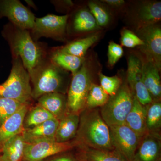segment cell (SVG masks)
<instances>
[{
    "instance_id": "obj_1",
    "label": "cell",
    "mask_w": 161,
    "mask_h": 161,
    "mask_svg": "<svg viewBox=\"0 0 161 161\" xmlns=\"http://www.w3.org/2000/svg\"><path fill=\"white\" fill-rule=\"evenodd\" d=\"M79 126L75 137L78 147L97 150H115L109 127L96 109L85 108L80 113Z\"/></svg>"
},
{
    "instance_id": "obj_2",
    "label": "cell",
    "mask_w": 161,
    "mask_h": 161,
    "mask_svg": "<svg viewBox=\"0 0 161 161\" xmlns=\"http://www.w3.org/2000/svg\"><path fill=\"white\" fill-rule=\"evenodd\" d=\"M32 84V97L37 99L48 93L58 92L66 94L68 81L63 69L53 62L41 64L30 76Z\"/></svg>"
},
{
    "instance_id": "obj_3",
    "label": "cell",
    "mask_w": 161,
    "mask_h": 161,
    "mask_svg": "<svg viewBox=\"0 0 161 161\" xmlns=\"http://www.w3.org/2000/svg\"><path fill=\"white\" fill-rule=\"evenodd\" d=\"M0 97L23 103H29L32 98L30 77L19 57L15 58L7 80L0 84Z\"/></svg>"
},
{
    "instance_id": "obj_4",
    "label": "cell",
    "mask_w": 161,
    "mask_h": 161,
    "mask_svg": "<svg viewBox=\"0 0 161 161\" xmlns=\"http://www.w3.org/2000/svg\"><path fill=\"white\" fill-rule=\"evenodd\" d=\"M133 96L128 83L123 82L116 94L110 96L101 108V115L109 127L125 124L132 108Z\"/></svg>"
},
{
    "instance_id": "obj_5",
    "label": "cell",
    "mask_w": 161,
    "mask_h": 161,
    "mask_svg": "<svg viewBox=\"0 0 161 161\" xmlns=\"http://www.w3.org/2000/svg\"><path fill=\"white\" fill-rule=\"evenodd\" d=\"M12 48L15 58L21 59L31 76L43 62V52L35 43L26 30L18 28L12 40Z\"/></svg>"
},
{
    "instance_id": "obj_6",
    "label": "cell",
    "mask_w": 161,
    "mask_h": 161,
    "mask_svg": "<svg viewBox=\"0 0 161 161\" xmlns=\"http://www.w3.org/2000/svg\"><path fill=\"white\" fill-rule=\"evenodd\" d=\"M93 83L91 72L84 62L78 72L73 75L68 90V111L80 114L86 108L89 91Z\"/></svg>"
},
{
    "instance_id": "obj_7",
    "label": "cell",
    "mask_w": 161,
    "mask_h": 161,
    "mask_svg": "<svg viewBox=\"0 0 161 161\" xmlns=\"http://www.w3.org/2000/svg\"><path fill=\"white\" fill-rule=\"evenodd\" d=\"M78 147L75 140L58 142L55 140L44 141L32 144L25 143L23 161H41L51 156L67 151Z\"/></svg>"
},
{
    "instance_id": "obj_8",
    "label": "cell",
    "mask_w": 161,
    "mask_h": 161,
    "mask_svg": "<svg viewBox=\"0 0 161 161\" xmlns=\"http://www.w3.org/2000/svg\"><path fill=\"white\" fill-rule=\"evenodd\" d=\"M115 150L128 161H131L142 137L125 124L109 127Z\"/></svg>"
},
{
    "instance_id": "obj_9",
    "label": "cell",
    "mask_w": 161,
    "mask_h": 161,
    "mask_svg": "<svg viewBox=\"0 0 161 161\" xmlns=\"http://www.w3.org/2000/svg\"><path fill=\"white\" fill-rule=\"evenodd\" d=\"M127 83L133 95L142 105L147 106L153 101L142 79V63L135 55H131L128 61Z\"/></svg>"
},
{
    "instance_id": "obj_10",
    "label": "cell",
    "mask_w": 161,
    "mask_h": 161,
    "mask_svg": "<svg viewBox=\"0 0 161 161\" xmlns=\"http://www.w3.org/2000/svg\"><path fill=\"white\" fill-rule=\"evenodd\" d=\"M0 14L6 17L18 28L32 29L34 25V15L17 0L0 1Z\"/></svg>"
},
{
    "instance_id": "obj_11",
    "label": "cell",
    "mask_w": 161,
    "mask_h": 161,
    "mask_svg": "<svg viewBox=\"0 0 161 161\" xmlns=\"http://www.w3.org/2000/svg\"><path fill=\"white\" fill-rule=\"evenodd\" d=\"M140 38L143 41L142 50L147 60L154 64L160 69L161 30L155 25L138 29Z\"/></svg>"
},
{
    "instance_id": "obj_12",
    "label": "cell",
    "mask_w": 161,
    "mask_h": 161,
    "mask_svg": "<svg viewBox=\"0 0 161 161\" xmlns=\"http://www.w3.org/2000/svg\"><path fill=\"white\" fill-rule=\"evenodd\" d=\"M68 16L48 14L36 18L33 31L38 37L57 38L64 34Z\"/></svg>"
},
{
    "instance_id": "obj_13",
    "label": "cell",
    "mask_w": 161,
    "mask_h": 161,
    "mask_svg": "<svg viewBox=\"0 0 161 161\" xmlns=\"http://www.w3.org/2000/svg\"><path fill=\"white\" fill-rule=\"evenodd\" d=\"M131 161H161V134L148 133L142 137Z\"/></svg>"
},
{
    "instance_id": "obj_14",
    "label": "cell",
    "mask_w": 161,
    "mask_h": 161,
    "mask_svg": "<svg viewBox=\"0 0 161 161\" xmlns=\"http://www.w3.org/2000/svg\"><path fill=\"white\" fill-rule=\"evenodd\" d=\"M59 121L51 119L39 125L26 129L22 132L23 139L26 144H32L44 141H55V136Z\"/></svg>"
},
{
    "instance_id": "obj_15",
    "label": "cell",
    "mask_w": 161,
    "mask_h": 161,
    "mask_svg": "<svg viewBox=\"0 0 161 161\" xmlns=\"http://www.w3.org/2000/svg\"><path fill=\"white\" fill-rule=\"evenodd\" d=\"M29 108V104H25L0 126V150L6 141L22 133L24 118Z\"/></svg>"
},
{
    "instance_id": "obj_16",
    "label": "cell",
    "mask_w": 161,
    "mask_h": 161,
    "mask_svg": "<svg viewBox=\"0 0 161 161\" xmlns=\"http://www.w3.org/2000/svg\"><path fill=\"white\" fill-rule=\"evenodd\" d=\"M37 100L38 105L59 121L68 113L66 94L58 92L48 93L40 96Z\"/></svg>"
},
{
    "instance_id": "obj_17",
    "label": "cell",
    "mask_w": 161,
    "mask_h": 161,
    "mask_svg": "<svg viewBox=\"0 0 161 161\" xmlns=\"http://www.w3.org/2000/svg\"><path fill=\"white\" fill-rule=\"evenodd\" d=\"M159 70L154 63L149 60L142 63L143 81L153 101L160 100L161 84Z\"/></svg>"
},
{
    "instance_id": "obj_18",
    "label": "cell",
    "mask_w": 161,
    "mask_h": 161,
    "mask_svg": "<svg viewBox=\"0 0 161 161\" xmlns=\"http://www.w3.org/2000/svg\"><path fill=\"white\" fill-rule=\"evenodd\" d=\"M147 107L133 96L132 108L126 118L125 124L141 137L147 134L146 120Z\"/></svg>"
},
{
    "instance_id": "obj_19",
    "label": "cell",
    "mask_w": 161,
    "mask_h": 161,
    "mask_svg": "<svg viewBox=\"0 0 161 161\" xmlns=\"http://www.w3.org/2000/svg\"><path fill=\"white\" fill-rule=\"evenodd\" d=\"M80 114L68 112L59 120L55 141L67 142L75 138L79 126Z\"/></svg>"
},
{
    "instance_id": "obj_20",
    "label": "cell",
    "mask_w": 161,
    "mask_h": 161,
    "mask_svg": "<svg viewBox=\"0 0 161 161\" xmlns=\"http://www.w3.org/2000/svg\"><path fill=\"white\" fill-rule=\"evenodd\" d=\"M25 145L22 133L8 140L0 150V161H23Z\"/></svg>"
},
{
    "instance_id": "obj_21",
    "label": "cell",
    "mask_w": 161,
    "mask_h": 161,
    "mask_svg": "<svg viewBox=\"0 0 161 161\" xmlns=\"http://www.w3.org/2000/svg\"><path fill=\"white\" fill-rule=\"evenodd\" d=\"M139 28L155 25L161 19L160 2H147L140 7L138 13Z\"/></svg>"
},
{
    "instance_id": "obj_22",
    "label": "cell",
    "mask_w": 161,
    "mask_h": 161,
    "mask_svg": "<svg viewBox=\"0 0 161 161\" xmlns=\"http://www.w3.org/2000/svg\"><path fill=\"white\" fill-rule=\"evenodd\" d=\"M81 149L80 158L83 161H128L116 150H100L86 147Z\"/></svg>"
},
{
    "instance_id": "obj_23",
    "label": "cell",
    "mask_w": 161,
    "mask_h": 161,
    "mask_svg": "<svg viewBox=\"0 0 161 161\" xmlns=\"http://www.w3.org/2000/svg\"><path fill=\"white\" fill-rule=\"evenodd\" d=\"M51 61L61 69L70 72L74 75L84 62V58L76 57L58 50L52 55Z\"/></svg>"
},
{
    "instance_id": "obj_24",
    "label": "cell",
    "mask_w": 161,
    "mask_h": 161,
    "mask_svg": "<svg viewBox=\"0 0 161 161\" xmlns=\"http://www.w3.org/2000/svg\"><path fill=\"white\" fill-rule=\"evenodd\" d=\"M146 107V125L147 133L161 134V100L153 101Z\"/></svg>"
},
{
    "instance_id": "obj_25",
    "label": "cell",
    "mask_w": 161,
    "mask_h": 161,
    "mask_svg": "<svg viewBox=\"0 0 161 161\" xmlns=\"http://www.w3.org/2000/svg\"><path fill=\"white\" fill-rule=\"evenodd\" d=\"M99 36L97 34L72 42L59 49L60 51L83 58L88 49L97 42Z\"/></svg>"
},
{
    "instance_id": "obj_26",
    "label": "cell",
    "mask_w": 161,
    "mask_h": 161,
    "mask_svg": "<svg viewBox=\"0 0 161 161\" xmlns=\"http://www.w3.org/2000/svg\"><path fill=\"white\" fill-rule=\"evenodd\" d=\"M54 118L49 112L37 104L27 111L23 122L24 130L39 125L44 122Z\"/></svg>"
},
{
    "instance_id": "obj_27",
    "label": "cell",
    "mask_w": 161,
    "mask_h": 161,
    "mask_svg": "<svg viewBox=\"0 0 161 161\" xmlns=\"http://www.w3.org/2000/svg\"><path fill=\"white\" fill-rule=\"evenodd\" d=\"M109 97L100 86L93 83L87 97L86 108L93 109L101 108L106 103Z\"/></svg>"
},
{
    "instance_id": "obj_28",
    "label": "cell",
    "mask_w": 161,
    "mask_h": 161,
    "mask_svg": "<svg viewBox=\"0 0 161 161\" xmlns=\"http://www.w3.org/2000/svg\"><path fill=\"white\" fill-rule=\"evenodd\" d=\"M74 28L76 31L88 32L97 29L98 25L89 10L81 9L75 16Z\"/></svg>"
},
{
    "instance_id": "obj_29",
    "label": "cell",
    "mask_w": 161,
    "mask_h": 161,
    "mask_svg": "<svg viewBox=\"0 0 161 161\" xmlns=\"http://www.w3.org/2000/svg\"><path fill=\"white\" fill-rule=\"evenodd\" d=\"M25 104L10 98L0 97V126Z\"/></svg>"
},
{
    "instance_id": "obj_30",
    "label": "cell",
    "mask_w": 161,
    "mask_h": 161,
    "mask_svg": "<svg viewBox=\"0 0 161 161\" xmlns=\"http://www.w3.org/2000/svg\"><path fill=\"white\" fill-rule=\"evenodd\" d=\"M99 77L101 87L110 96L116 94L123 82L118 76L108 77L100 73Z\"/></svg>"
},
{
    "instance_id": "obj_31",
    "label": "cell",
    "mask_w": 161,
    "mask_h": 161,
    "mask_svg": "<svg viewBox=\"0 0 161 161\" xmlns=\"http://www.w3.org/2000/svg\"><path fill=\"white\" fill-rule=\"evenodd\" d=\"M90 12L95 18L98 26H105L108 24L110 16L108 12L103 6L95 2L89 3Z\"/></svg>"
},
{
    "instance_id": "obj_32",
    "label": "cell",
    "mask_w": 161,
    "mask_h": 161,
    "mask_svg": "<svg viewBox=\"0 0 161 161\" xmlns=\"http://www.w3.org/2000/svg\"><path fill=\"white\" fill-rule=\"evenodd\" d=\"M120 41L122 46L129 48H133L144 45L143 41L139 36L126 28H124L121 32Z\"/></svg>"
},
{
    "instance_id": "obj_33",
    "label": "cell",
    "mask_w": 161,
    "mask_h": 161,
    "mask_svg": "<svg viewBox=\"0 0 161 161\" xmlns=\"http://www.w3.org/2000/svg\"><path fill=\"white\" fill-rule=\"evenodd\" d=\"M124 51L121 45L115 42H110L108 47V64L113 66L123 55Z\"/></svg>"
},
{
    "instance_id": "obj_34",
    "label": "cell",
    "mask_w": 161,
    "mask_h": 161,
    "mask_svg": "<svg viewBox=\"0 0 161 161\" xmlns=\"http://www.w3.org/2000/svg\"><path fill=\"white\" fill-rule=\"evenodd\" d=\"M67 152L61 153L51 156L41 161H82L79 157Z\"/></svg>"
},
{
    "instance_id": "obj_35",
    "label": "cell",
    "mask_w": 161,
    "mask_h": 161,
    "mask_svg": "<svg viewBox=\"0 0 161 161\" xmlns=\"http://www.w3.org/2000/svg\"><path fill=\"white\" fill-rule=\"evenodd\" d=\"M102 2L114 7H119L123 5L125 3L123 0H104Z\"/></svg>"
},
{
    "instance_id": "obj_36",
    "label": "cell",
    "mask_w": 161,
    "mask_h": 161,
    "mask_svg": "<svg viewBox=\"0 0 161 161\" xmlns=\"http://www.w3.org/2000/svg\"></svg>"
}]
</instances>
